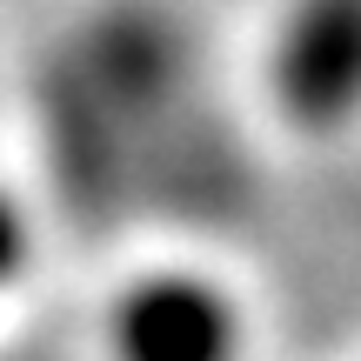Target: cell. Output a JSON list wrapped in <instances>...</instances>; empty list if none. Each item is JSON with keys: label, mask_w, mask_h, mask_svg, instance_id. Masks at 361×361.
I'll use <instances>...</instances> for the list:
<instances>
[{"label": "cell", "mask_w": 361, "mask_h": 361, "mask_svg": "<svg viewBox=\"0 0 361 361\" xmlns=\"http://www.w3.org/2000/svg\"><path fill=\"white\" fill-rule=\"evenodd\" d=\"M121 361H234V314L194 281H154L114 322Z\"/></svg>", "instance_id": "1"}, {"label": "cell", "mask_w": 361, "mask_h": 361, "mask_svg": "<svg viewBox=\"0 0 361 361\" xmlns=\"http://www.w3.org/2000/svg\"><path fill=\"white\" fill-rule=\"evenodd\" d=\"M0 268H7V228H0Z\"/></svg>", "instance_id": "2"}]
</instances>
